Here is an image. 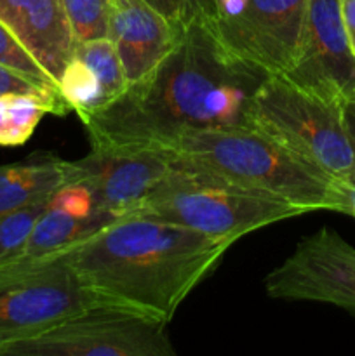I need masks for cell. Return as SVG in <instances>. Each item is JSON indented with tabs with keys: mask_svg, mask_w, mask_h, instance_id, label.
Listing matches in <instances>:
<instances>
[{
	"mask_svg": "<svg viewBox=\"0 0 355 356\" xmlns=\"http://www.w3.org/2000/svg\"><path fill=\"white\" fill-rule=\"evenodd\" d=\"M49 198L35 202L28 207L19 209V211L0 216V266L9 263L19 252L21 247L26 242L28 235H30L31 228H33L35 221L47 207Z\"/></svg>",
	"mask_w": 355,
	"mask_h": 356,
	"instance_id": "obj_20",
	"label": "cell"
},
{
	"mask_svg": "<svg viewBox=\"0 0 355 356\" xmlns=\"http://www.w3.org/2000/svg\"><path fill=\"white\" fill-rule=\"evenodd\" d=\"M75 44L108 38L111 0H63Z\"/></svg>",
	"mask_w": 355,
	"mask_h": 356,
	"instance_id": "obj_19",
	"label": "cell"
},
{
	"mask_svg": "<svg viewBox=\"0 0 355 356\" xmlns=\"http://www.w3.org/2000/svg\"><path fill=\"white\" fill-rule=\"evenodd\" d=\"M59 92L72 111L79 115V118H86L100 106L106 103L100 80L96 79L89 66L72 56L59 76Z\"/></svg>",
	"mask_w": 355,
	"mask_h": 356,
	"instance_id": "obj_18",
	"label": "cell"
},
{
	"mask_svg": "<svg viewBox=\"0 0 355 356\" xmlns=\"http://www.w3.org/2000/svg\"><path fill=\"white\" fill-rule=\"evenodd\" d=\"M207 7H209V0H207Z\"/></svg>",
	"mask_w": 355,
	"mask_h": 356,
	"instance_id": "obj_29",
	"label": "cell"
},
{
	"mask_svg": "<svg viewBox=\"0 0 355 356\" xmlns=\"http://www.w3.org/2000/svg\"><path fill=\"white\" fill-rule=\"evenodd\" d=\"M132 214L153 216L235 243L240 236L305 212L178 159L174 172Z\"/></svg>",
	"mask_w": 355,
	"mask_h": 356,
	"instance_id": "obj_4",
	"label": "cell"
},
{
	"mask_svg": "<svg viewBox=\"0 0 355 356\" xmlns=\"http://www.w3.org/2000/svg\"><path fill=\"white\" fill-rule=\"evenodd\" d=\"M94 305L103 302L82 287L59 257L0 273V350Z\"/></svg>",
	"mask_w": 355,
	"mask_h": 356,
	"instance_id": "obj_7",
	"label": "cell"
},
{
	"mask_svg": "<svg viewBox=\"0 0 355 356\" xmlns=\"http://www.w3.org/2000/svg\"><path fill=\"white\" fill-rule=\"evenodd\" d=\"M73 163L77 181L90 191L96 207L120 218L138 211L159 190L178 159L164 148L90 145V152Z\"/></svg>",
	"mask_w": 355,
	"mask_h": 356,
	"instance_id": "obj_10",
	"label": "cell"
},
{
	"mask_svg": "<svg viewBox=\"0 0 355 356\" xmlns=\"http://www.w3.org/2000/svg\"><path fill=\"white\" fill-rule=\"evenodd\" d=\"M118 216L100 211L90 191L79 181L65 184L49 198L19 252L0 266V273L26 270L52 259L68 247L115 221Z\"/></svg>",
	"mask_w": 355,
	"mask_h": 356,
	"instance_id": "obj_12",
	"label": "cell"
},
{
	"mask_svg": "<svg viewBox=\"0 0 355 356\" xmlns=\"http://www.w3.org/2000/svg\"><path fill=\"white\" fill-rule=\"evenodd\" d=\"M150 6L155 7L159 13H162L164 16L169 17L173 21H181V10H180V2L178 0H145ZM183 23V21H181Z\"/></svg>",
	"mask_w": 355,
	"mask_h": 356,
	"instance_id": "obj_25",
	"label": "cell"
},
{
	"mask_svg": "<svg viewBox=\"0 0 355 356\" xmlns=\"http://www.w3.org/2000/svg\"><path fill=\"white\" fill-rule=\"evenodd\" d=\"M249 122L336 179L354 172L345 104L306 92L282 75H268L251 99Z\"/></svg>",
	"mask_w": 355,
	"mask_h": 356,
	"instance_id": "obj_5",
	"label": "cell"
},
{
	"mask_svg": "<svg viewBox=\"0 0 355 356\" xmlns=\"http://www.w3.org/2000/svg\"><path fill=\"white\" fill-rule=\"evenodd\" d=\"M282 76L331 103L355 101V54L340 0H308L298 56Z\"/></svg>",
	"mask_w": 355,
	"mask_h": 356,
	"instance_id": "obj_11",
	"label": "cell"
},
{
	"mask_svg": "<svg viewBox=\"0 0 355 356\" xmlns=\"http://www.w3.org/2000/svg\"><path fill=\"white\" fill-rule=\"evenodd\" d=\"M47 113H54V108L38 96H0V146L14 148L24 145Z\"/></svg>",
	"mask_w": 355,
	"mask_h": 356,
	"instance_id": "obj_16",
	"label": "cell"
},
{
	"mask_svg": "<svg viewBox=\"0 0 355 356\" xmlns=\"http://www.w3.org/2000/svg\"><path fill=\"white\" fill-rule=\"evenodd\" d=\"M6 94H30V96L42 97L51 103V106L54 108V115H66L72 111L59 89L42 86L24 76L23 73L0 63V96H6Z\"/></svg>",
	"mask_w": 355,
	"mask_h": 356,
	"instance_id": "obj_22",
	"label": "cell"
},
{
	"mask_svg": "<svg viewBox=\"0 0 355 356\" xmlns=\"http://www.w3.org/2000/svg\"><path fill=\"white\" fill-rule=\"evenodd\" d=\"M347 106H348V108H352V110H355V101H352V103H348Z\"/></svg>",
	"mask_w": 355,
	"mask_h": 356,
	"instance_id": "obj_28",
	"label": "cell"
},
{
	"mask_svg": "<svg viewBox=\"0 0 355 356\" xmlns=\"http://www.w3.org/2000/svg\"><path fill=\"white\" fill-rule=\"evenodd\" d=\"M181 10V21L190 24L191 21L198 19L207 10V0H178Z\"/></svg>",
	"mask_w": 355,
	"mask_h": 356,
	"instance_id": "obj_24",
	"label": "cell"
},
{
	"mask_svg": "<svg viewBox=\"0 0 355 356\" xmlns=\"http://www.w3.org/2000/svg\"><path fill=\"white\" fill-rule=\"evenodd\" d=\"M343 193H345V212L343 214L355 218V176L343 179Z\"/></svg>",
	"mask_w": 355,
	"mask_h": 356,
	"instance_id": "obj_26",
	"label": "cell"
},
{
	"mask_svg": "<svg viewBox=\"0 0 355 356\" xmlns=\"http://www.w3.org/2000/svg\"><path fill=\"white\" fill-rule=\"evenodd\" d=\"M306 6L308 0H249L242 16L235 19H198L240 63L265 75H282L298 56Z\"/></svg>",
	"mask_w": 355,
	"mask_h": 356,
	"instance_id": "obj_9",
	"label": "cell"
},
{
	"mask_svg": "<svg viewBox=\"0 0 355 356\" xmlns=\"http://www.w3.org/2000/svg\"><path fill=\"white\" fill-rule=\"evenodd\" d=\"M73 56L86 63L90 72L100 80L106 103L120 96L127 89L129 82L124 66H122L117 49L110 38H97V40L75 44Z\"/></svg>",
	"mask_w": 355,
	"mask_h": 356,
	"instance_id": "obj_17",
	"label": "cell"
},
{
	"mask_svg": "<svg viewBox=\"0 0 355 356\" xmlns=\"http://www.w3.org/2000/svg\"><path fill=\"white\" fill-rule=\"evenodd\" d=\"M187 24L173 21L145 0H111L110 31L127 82L148 75L178 45Z\"/></svg>",
	"mask_w": 355,
	"mask_h": 356,
	"instance_id": "obj_13",
	"label": "cell"
},
{
	"mask_svg": "<svg viewBox=\"0 0 355 356\" xmlns=\"http://www.w3.org/2000/svg\"><path fill=\"white\" fill-rule=\"evenodd\" d=\"M0 23L58 83L75 47L63 0H0Z\"/></svg>",
	"mask_w": 355,
	"mask_h": 356,
	"instance_id": "obj_14",
	"label": "cell"
},
{
	"mask_svg": "<svg viewBox=\"0 0 355 356\" xmlns=\"http://www.w3.org/2000/svg\"><path fill=\"white\" fill-rule=\"evenodd\" d=\"M77 181V167L51 152H35L19 162L0 165V216L49 198Z\"/></svg>",
	"mask_w": 355,
	"mask_h": 356,
	"instance_id": "obj_15",
	"label": "cell"
},
{
	"mask_svg": "<svg viewBox=\"0 0 355 356\" xmlns=\"http://www.w3.org/2000/svg\"><path fill=\"white\" fill-rule=\"evenodd\" d=\"M341 17H343L345 31H347L348 44L355 54V0H340Z\"/></svg>",
	"mask_w": 355,
	"mask_h": 356,
	"instance_id": "obj_23",
	"label": "cell"
},
{
	"mask_svg": "<svg viewBox=\"0 0 355 356\" xmlns=\"http://www.w3.org/2000/svg\"><path fill=\"white\" fill-rule=\"evenodd\" d=\"M265 76L195 19L148 75L80 122L90 145L113 148H157L187 132L251 125V99Z\"/></svg>",
	"mask_w": 355,
	"mask_h": 356,
	"instance_id": "obj_1",
	"label": "cell"
},
{
	"mask_svg": "<svg viewBox=\"0 0 355 356\" xmlns=\"http://www.w3.org/2000/svg\"><path fill=\"white\" fill-rule=\"evenodd\" d=\"M190 165L291 204L303 212H345L343 179H336L253 125L187 132L167 145Z\"/></svg>",
	"mask_w": 355,
	"mask_h": 356,
	"instance_id": "obj_3",
	"label": "cell"
},
{
	"mask_svg": "<svg viewBox=\"0 0 355 356\" xmlns=\"http://www.w3.org/2000/svg\"><path fill=\"white\" fill-rule=\"evenodd\" d=\"M265 291L271 299L326 302L355 313V249L324 226L267 275Z\"/></svg>",
	"mask_w": 355,
	"mask_h": 356,
	"instance_id": "obj_8",
	"label": "cell"
},
{
	"mask_svg": "<svg viewBox=\"0 0 355 356\" xmlns=\"http://www.w3.org/2000/svg\"><path fill=\"white\" fill-rule=\"evenodd\" d=\"M347 125H348V134H350L352 148H354V172L352 176H355V110L347 106Z\"/></svg>",
	"mask_w": 355,
	"mask_h": 356,
	"instance_id": "obj_27",
	"label": "cell"
},
{
	"mask_svg": "<svg viewBox=\"0 0 355 356\" xmlns=\"http://www.w3.org/2000/svg\"><path fill=\"white\" fill-rule=\"evenodd\" d=\"M0 63L23 73L24 76L42 83V86L59 89L58 83L49 76V73L42 68L40 63L26 51V47L14 37L13 31L3 23H0Z\"/></svg>",
	"mask_w": 355,
	"mask_h": 356,
	"instance_id": "obj_21",
	"label": "cell"
},
{
	"mask_svg": "<svg viewBox=\"0 0 355 356\" xmlns=\"http://www.w3.org/2000/svg\"><path fill=\"white\" fill-rule=\"evenodd\" d=\"M232 245L153 216L125 214L56 257L103 305L169 323Z\"/></svg>",
	"mask_w": 355,
	"mask_h": 356,
	"instance_id": "obj_2",
	"label": "cell"
},
{
	"mask_svg": "<svg viewBox=\"0 0 355 356\" xmlns=\"http://www.w3.org/2000/svg\"><path fill=\"white\" fill-rule=\"evenodd\" d=\"M167 323L113 305H94L0 356H174Z\"/></svg>",
	"mask_w": 355,
	"mask_h": 356,
	"instance_id": "obj_6",
	"label": "cell"
}]
</instances>
